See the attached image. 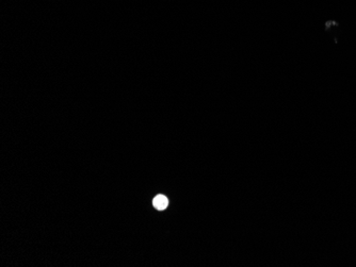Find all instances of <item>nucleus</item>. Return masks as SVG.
Here are the masks:
<instances>
[{"label":"nucleus","mask_w":356,"mask_h":267,"mask_svg":"<svg viewBox=\"0 0 356 267\" xmlns=\"http://www.w3.org/2000/svg\"><path fill=\"white\" fill-rule=\"evenodd\" d=\"M169 204V200L168 198L166 196L163 195H158L155 199H154V207L157 209V210H165L167 209Z\"/></svg>","instance_id":"f257e3e1"}]
</instances>
